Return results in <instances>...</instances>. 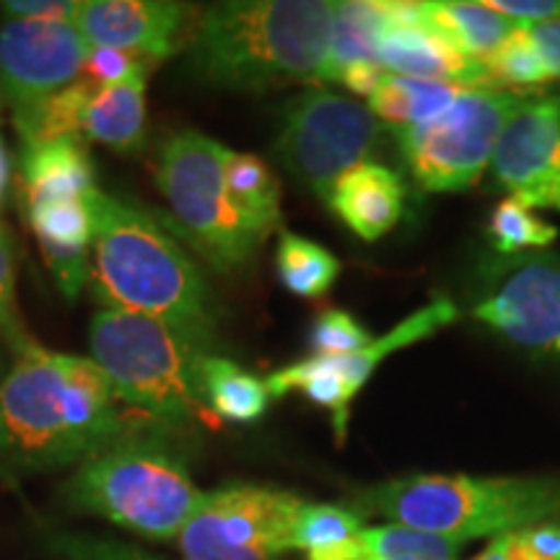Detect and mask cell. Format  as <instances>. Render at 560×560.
<instances>
[{"instance_id":"37","label":"cell","mask_w":560,"mask_h":560,"mask_svg":"<svg viewBox=\"0 0 560 560\" xmlns=\"http://www.w3.org/2000/svg\"><path fill=\"white\" fill-rule=\"evenodd\" d=\"M488 5L524 24L560 21V0H490Z\"/></svg>"},{"instance_id":"2","label":"cell","mask_w":560,"mask_h":560,"mask_svg":"<svg viewBox=\"0 0 560 560\" xmlns=\"http://www.w3.org/2000/svg\"><path fill=\"white\" fill-rule=\"evenodd\" d=\"M91 285L107 310L159 319L208 353L215 346L213 296L198 262L149 210L94 190Z\"/></svg>"},{"instance_id":"11","label":"cell","mask_w":560,"mask_h":560,"mask_svg":"<svg viewBox=\"0 0 560 560\" xmlns=\"http://www.w3.org/2000/svg\"><path fill=\"white\" fill-rule=\"evenodd\" d=\"M472 317L514 346L560 355V257L524 255L501 265Z\"/></svg>"},{"instance_id":"22","label":"cell","mask_w":560,"mask_h":560,"mask_svg":"<svg viewBox=\"0 0 560 560\" xmlns=\"http://www.w3.org/2000/svg\"><path fill=\"white\" fill-rule=\"evenodd\" d=\"M363 529L366 524L359 509L301 503L291 535L293 550H299L304 560H355Z\"/></svg>"},{"instance_id":"31","label":"cell","mask_w":560,"mask_h":560,"mask_svg":"<svg viewBox=\"0 0 560 560\" xmlns=\"http://www.w3.org/2000/svg\"><path fill=\"white\" fill-rule=\"evenodd\" d=\"M39 247H91L94 219L86 200L47 202L26 210Z\"/></svg>"},{"instance_id":"21","label":"cell","mask_w":560,"mask_h":560,"mask_svg":"<svg viewBox=\"0 0 560 560\" xmlns=\"http://www.w3.org/2000/svg\"><path fill=\"white\" fill-rule=\"evenodd\" d=\"M459 94L462 86H454V83L387 73L380 89L369 96L366 107L376 120L397 130L436 120L457 102Z\"/></svg>"},{"instance_id":"40","label":"cell","mask_w":560,"mask_h":560,"mask_svg":"<svg viewBox=\"0 0 560 560\" xmlns=\"http://www.w3.org/2000/svg\"><path fill=\"white\" fill-rule=\"evenodd\" d=\"M478 560H535V558L529 556L520 529V532H509V535L493 537V542L482 550V556Z\"/></svg>"},{"instance_id":"9","label":"cell","mask_w":560,"mask_h":560,"mask_svg":"<svg viewBox=\"0 0 560 560\" xmlns=\"http://www.w3.org/2000/svg\"><path fill=\"white\" fill-rule=\"evenodd\" d=\"M380 130L366 104L310 89L283 107L276 153L293 179L327 202L340 177L366 164Z\"/></svg>"},{"instance_id":"28","label":"cell","mask_w":560,"mask_h":560,"mask_svg":"<svg viewBox=\"0 0 560 560\" xmlns=\"http://www.w3.org/2000/svg\"><path fill=\"white\" fill-rule=\"evenodd\" d=\"M37 537L42 552L55 560H170L115 537L47 527V524H37Z\"/></svg>"},{"instance_id":"6","label":"cell","mask_w":560,"mask_h":560,"mask_svg":"<svg viewBox=\"0 0 560 560\" xmlns=\"http://www.w3.org/2000/svg\"><path fill=\"white\" fill-rule=\"evenodd\" d=\"M89 348L115 395L159 423L185 425L206 408L198 384L202 350L164 322L102 310L91 317Z\"/></svg>"},{"instance_id":"39","label":"cell","mask_w":560,"mask_h":560,"mask_svg":"<svg viewBox=\"0 0 560 560\" xmlns=\"http://www.w3.org/2000/svg\"><path fill=\"white\" fill-rule=\"evenodd\" d=\"M387 70H384L380 62H371V60H361V62H350L348 68H342V73L338 75V83H342L348 91L359 96H369L380 89V83Z\"/></svg>"},{"instance_id":"25","label":"cell","mask_w":560,"mask_h":560,"mask_svg":"<svg viewBox=\"0 0 560 560\" xmlns=\"http://www.w3.org/2000/svg\"><path fill=\"white\" fill-rule=\"evenodd\" d=\"M229 195L234 198L249 221L255 223L262 234H272L280 226V182L268 161L255 156V153H229L226 170Z\"/></svg>"},{"instance_id":"30","label":"cell","mask_w":560,"mask_h":560,"mask_svg":"<svg viewBox=\"0 0 560 560\" xmlns=\"http://www.w3.org/2000/svg\"><path fill=\"white\" fill-rule=\"evenodd\" d=\"M529 26V24H527ZM527 26L514 32L503 45L486 60L493 89L522 91L532 94V89L550 83L548 68L542 66L540 55L527 37Z\"/></svg>"},{"instance_id":"35","label":"cell","mask_w":560,"mask_h":560,"mask_svg":"<svg viewBox=\"0 0 560 560\" xmlns=\"http://www.w3.org/2000/svg\"><path fill=\"white\" fill-rule=\"evenodd\" d=\"M143 66H153V62L138 58V55L112 50V47H91L83 75H86L89 81H94L100 89H104L117 81H125L130 73H136V70Z\"/></svg>"},{"instance_id":"23","label":"cell","mask_w":560,"mask_h":560,"mask_svg":"<svg viewBox=\"0 0 560 560\" xmlns=\"http://www.w3.org/2000/svg\"><path fill=\"white\" fill-rule=\"evenodd\" d=\"M100 91L94 81L81 75L79 81L70 83L68 89L47 96L32 107L13 112V120L24 138L26 145L52 143V140L81 138L83 140V120L94 94Z\"/></svg>"},{"instance_id":"34","label":"cell","mask_w":560,"mask_h":560,"mask_svg":"<svg viewBox=\"0 0 560 560\" xmlns=\"http://www.w3.org/2000/svg\"><path fill=\"white\" fill-rule=\"evenodd\" d=\"M91 247H42L47 268L52 270L58 289L68 301L79 299L83 285L91 280Z\"/></svg>"},{"instance_id":"27","label":"cell","mask_w":560,"mask_h":560,"mask_svg":"<svg viewBox=\"0 0 560 560\" xmlns=\"http://www.w3.org/2000/svg\"><path fill=\"white\" fill-rule=\"evenodd\" d=\"M465 545L454 537L402 524H380L361 532V550L355 560H459Z\"/></svg>"},{"instance_id":"19","label":"cell","mask_w":560,"mask_h":560,"mask_svg":"<svg viewBox=\"0 0 560 560\" xmlns=\"http://www.w3.org/2000/svg\"><path fill=\"white\" fill-rule=\"evenodd\" d=\"M153 66L138 68L125 81L104 86L94 94L86 120H83V138L104 143L107 149L132 156L145 145V81Z\"/></svg>"},{"instance_id":"1","label":"cell","mask_w":560,"mask_h":560,"mask_svg":"<svg viewBox=\"0 0 560 560\" xmlns=\"http://www.w3.org/2000/svg\"><path fill=\"white\" fill-rule=\"evenodd\" d=\"M117 400L94 361L32 342L0 380V472L83 465L130 433Z\"/></svg>"},{"instance_id":"20","label":"cell","mask_w":560,"mask_h":560,"mask_svg":"<svg viewBox=\"0 0 560 560\" xmlns=\"http://www.w3.org/2000/svg\"><path fill=\"white\" fill-rule=\"evenodd\" d=\"M198 384L202 402L229 423H255L270 408V392L265 387V380H257L240 363L223 355H200Z\"/></svg>"},{"instance_id":"15","label":"cell","mask_w":560,"mask_h":560,"mask_svg":"<svg viewBox=\"0 0 560 560\" xmlns=\"http://www.w3.org/2000/svg\"><path fill=\"white\" fill-rule=\"evenodd\" d=\"M376 58L387 73L444 81L462 89H493L486 60L467 58L425 26H402L387 21Z\"/></svg>"},{"instance_id":"24","label":"cell","mask_w":560,"mask_h":560,"mask_svg":"<svg viewBox=\"0 0 560 560\" xmlns=\"http://www.w3.org/2000/svg\"><path fill=\"white\" fill-rule=\"evenodd\" d=\"M387 26L382 0H355V3H338L332 19L330 45H327L325 81H338L342 68L350 62L371 60L380 62V37Z\"/></svg>"},{"instance_id":"12","label":"cell","mask_w":560,"mask_h":560,"mask_svg":"<svg viewBox=\"0 0 560 560\" xmlns=\"http://www.w3.org/2000/svg\"><path fill=\"white\" fill-rule=\"evenodd\" d=\"M89 39L75 24L5 19L0 24V91L13 112L68 89L83 75Z\"/></svg>"},{"instance_id":"29","label":"cell","mask_w":560,"mask_h":560,"mask_svg":"<svg viewBox=\"0 0 560 560\" xmlns=\"http://www.w3.org/2000/svg\"><path fill=\"white\" fill-rule=\"evenodd\" d=\"M488 236L493 249L503 257L516 255L524 249H542L558 240V226L537 219L529 208L516 200H501L490 213Z\"/></svg>"},{"instance_id":"8","label":"cell","mask_w":560,"mask_h":560,"mask_svg":"<svg viewBox=\"0 0 560 560\" xmlns=\"http://www.w3.org/2000/svg\"><path fill=\"white\" fill-rule=\"evenodd\" d=\"M529 94L506 89H462L436 120L397 128V145L423 192H462L478 185L495 145Z\"/></svg>"},{"instance_id":"17","label":"cell","mask_w":560,"mask_h":560,"mask_svg":"<svg viewBox=\"0 0 560 560\" xmlns=\"http://www.w3.org/2000/svg\"><path fill=\"white\" fill-rule=\"evenodd\" d=\"M26 210L47 202L86 200L94 187V164L81 138L24 145L21 153Z\"/></svg>"},{"instance_id":"7","label":"cell","mask_w":560,"mask_h":560,"mask_svg":"<svg viewBox=\"0 0 560 560\" xmlns=\"http://www.w3.org/2000/svg\"><path fill=\"white\" fill-rule=\"evenodd\" d=\"M229 149L198 130L166 138L156 159V185L177 229L215 272H236L262 247V234L229 195Z\"/></svg>"},{"instance_id":"32","label":"cell","mask_w":560,"mask_h":560,"mask_svg":"<svg viewBox=\"0 0 560 560\" xmlns=\"http://www.w3.org/2000/svg\"><path fill=\"white\" fill-rule=\"evenodd\" d=\"M312 348L314 355H348L369 348L374 338L359 319L350 317L348 312L327 310L322 312L312 327Z\"/></svg>"},{"instance_id":"4","label":"cell","mask_w":560,"mask_h":560,"mask_svg":"<svg viewBox=\"0 0 560 560\" xmlns=\"http://www.w3.org/2000/svg\"><path fill=\"white\" fill-rule=\"evenodd\" d=\"M359 511L470 542L560 522V478L402 475L363 490Z\"/></svg>"},{"instance_id":"36","label":"cell","mask_w":560,"mask_h":560,"mask_svg":"<svg viewBox=\"0 0 560 560\" xmlns=\"http://www.w3.org/2000/svg\"><path fill=\"white\" fill-rule=\"evenodd\" d=\"M0 11L5 19L75 24L81 3L79 0H5V3H0Z\"/></svg>"},{"instance_id":"10","label":"cell","mask_w":560,"mask_h":560,"mask_svg":"<svg viewBox=\"0 0 560 560\" xmlns=\"http://www.w3.org/2000/svg\"><path fill=\"white\" fill-rule=\"evenodd\" d=\"M301 499L289 490L223 486L202 499L179 532L185 560H280L293 550Z\"/></svg>"},{"instance_id":"5","label":"cell","mask_w":560,"mask_h":560,"mask_svg":"<svg viewBox=\"0 0 560 560\" xmlns=\"http://www.w3.org/2000/svg\"><path fill=\"white\" fill-rule=\"evenodd\" d=\"M200 499L177 452L132 433L83 462L62 486L66 506L156 542L179 537Z\"/></svg>"},{"instance_id":"18","label":"cell","mask_w":560,"mask_h":560,"mask_svg":"<svg viewBox=\"0 0 560 560\" xmlns=\"http://www.w3.org/2000/svg\"><path fill=\"white\" fill-rule=\"evenodd\" d=\"M418 9L425 30L475 60H488L511 34L527 26L475 0H418Z\"/></svg>"},{"instance_id":"13","label":"cell","mask_w":560,"mask_h":560,"mask_svg":"<svg viewBox=\"0 0 560 560\" xmlns=\"http://www.w3.org/2000/svg\"><path fill=\"white\" fill-rule=\"evenodd\" d=\"M495 185L529 210H560V96H529L495 145Z\"/></svg>"},{"instance_id":"38","label":"cell","mask_w":560,"mask_h":560,"mask_svg":"<svg viewBox=\"0 0 560 560\" xmlns=\"http://www.w3.org/2000/svg\"><path fill=\"white\" fill-rule=\"evenodd\" d=\"M527 37L540 55L542 66L548 68L550 81L560 79V21H542V24H529Z\"/></svg>"},{"instance_id":"33","label":"cell","mask_w":560,"mask_h":560,"mask_svg":"<svg viewBox=\"0 0 560 560\" xmlns=\"http://www.w3.org/2000/svg\"><path fill=\"white\" fill-rule=\"evenodd\" d=\"M0 338L16 350H26L32 338L26 335L16 312V276H13V244L9 231L0 226Z\"/></svg>"},{"instance_id":"16","label":"cell","mask_w":560,"mask_h":560,"mask_svg":"<svg viewBox=\"0 0 560 560\" xmlns=\"http://www.w3.org/2000/svg\"><path fill=\"white\" fill-rule=\"evenodd\" d=\"M327 208L361 242H376L402 219L405 185L387 166L366 161L338 179Z\"/></svg>"},{"instance_id":"14","label":"cell","mask_w":560,"mask_h":560,"mask_svg":"<svg viewBox=\"0 0 560 560\" xmlns=\"http://www.w3.org/2000/svg\"><path fill=\"white\" fill-rule=\"evenodd\" d=\"M190 5L170 0H83L79 26L91 47H112L153 66L179 50Z\"/></svg>"},{"instance_id":"3","label":"cell","mask_w":560,"mask_h":560,"mask_svg":"<svg viewBox=\"0 0 560 560\" xmlns=\"http://www.w3.org/2000/svg\"><path fill=\"white\" fill-rule=\"evenodd\" d=\"M338 3L330 0H229L198 13L190 62L202 81L234 91L325 83Z\"/></svg>"},{"instance_id":"26","label":"cell","mask_w":560,"mask_h":560,"mask_svg":"<svg viewBox=\"0 0 560 560\" xmlns=\"http://www.w3.org/2000/svg\"><path fill=\"white\" fill-rule=\"evenodd\" d=\"M276 265L280 283L299 299L325 296L340 276V260L330 249L289 231L280 234Z\"/></svg>"}]
</instances>
